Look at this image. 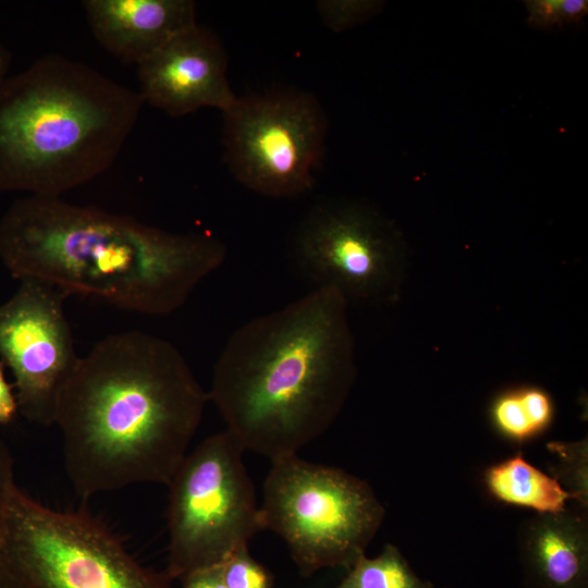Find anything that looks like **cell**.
<instances>
[{"label": "cell", "instance_id": "cell-1", "mask_svg": "<svg viewBox=\"0 0 588 588\" xmlns=\"http://www.w3.org/2000/svg\"><path fill=\"white\" fill-rule=\"evenodd\" d=\"M208 401L169 341L132 330L97 342L79 358L54 412L76 494L88 499L140 483L168 486Z\"/></svg>", "mask_w": 588, "mask_h": 588}, {"label": "cell", "instance_id": "cell-2", "mask_svg": "<svg viewBox=\"0 0 588 588\" xmlns=\"http://www.w3.org/2000/svg\"><path fill=\"white\" fill-rule=\"evenodd\" d=\"M354 378L347 299L316 287L231 334L208 396L243 449L273 462L329 429Z\"/></svg>", "mask_w": 588, "mask_h": 588}, {"label": "cell", "instance_id": "cell-3", "mask_svg": "<svg viewBox=\"0 0 588 588\" xmlns=\"http://www.w3.org/2000/svg\"><path fill=\"white\" fill-rule=\"evenodd\" d=\"M225 258L210 234L169 232L60 196L20 198L0 220V260L12 277L148 316L182 307Z\"/></svg>", "mask_w": 588, "mask_h": 588}, {"label": "cell", "instance_id": "cell-4", "mask_svg": "<svg viewBox=\"0 0 588 588\" xmlns=\"http://www.w3.org/2000/svg\"><path fill=\"white\" fill-rule=\"evenodd\" d=\"M144 101L94 68L37 59L0 86V193L60 196L103 173Z\"/></svg>", "mask_w": 588, "mask_h": 588}, {"label": "cell", "instance_id": "cell-5", "mask_svg": "<svg viewBox=\"0 0 588 588\" xmlns=\"http://www.w3.org/2000/svg\"><path fill=\"white\" fill-rule=\"evenodd\" d=\"M264 482V529L287 544L301 575L346 571L365 554L384 518L372 488L347 471L302 460H275Z\"/></svg>", "mask_w": 588, "mask_h": 588}, {"label": "cell", "instance_id": "cell-6", "mask_svg": "<svg viewBox=\"0 0 588 588\" xmlns=\"http://www.w3.org/2000/svg\"><path fill=\"white\" fill-rule=\"evenodd\" d=\"M245 450L223 430L188 452L168 487L169 579L220 565L264 530Z\"/></svg>", "mask_w": 588, "mask_h": 588}, {"label": "cell", "instance_id": "cell-7", "mask_svg": "<svg viewBox=\"0 0 588 588\" xmlns=\"http://www.w3.org/2000/svg\"><path fill=\"white\" fill-rule=\"evenodd\" d=\"M0 558L29 588H172L139 564L99 520L58 511L19 488L0 535Z\"/></svg>", "mask_w": 588, "mask_h": 588}, {"label": "cell", "instance_id": "cell-8", "mask_svg": "<svg viewBox=\"0 0 588 588\" xmlns=\"http://www.w3.org/2000/svg\"><path fill=\"white\" fill-rule=\"evenodd\" d=\"M224 158L237 181L275 198L299 196L314 185L327 120L303 91L237 98L223 112Z\"/></svg>", "mask_w": 588, "mask_h": 588}, {"label": "cell", "instance_id": "cell-9", "mask_svg": "<svg viewBox=\"0 0 588 588\" xmlns=\"http://www.w3.org/2000/svg\"><path fill=\"white\" fill-rule=\"evenodd\" d=\"M294 255L316 287L334 289L346 299H394L405 268L404 244L392 223L355 204L313 207L298 228Z\"/></svg>", "mask_w": 588, "mask_h": 588}, {"label": "cell", "instance_id": "cell-10", "mask_svg": "<svg viewBox=\"0 0 588 588\" xmlns=\"http://www.w3.org/2000/svg\"><path fill=\"white\" fill-rule=\"evenodd\" d=\"M66 296L25 279L0 305V360L14 377L19 413L44 427L53 425L59 394L81 358L63 310Z\"/></svg>", "mask_w": 588, "mask_h": 588}, {"label": "cell", "instance_id": "cell-11", "mask_svg": "<svg viewBox=\"0 0 588 588\" xmlns=\"http://www.w3.org/2000/svg\"><path fill=\"white\" fill-rule=\"evenodd\" d=\"M228 59L220 40L198 24L137 64L144 102L171 117L205 107L225 112L237 96L230 87Z\"/></svg>", "mask_w": 588, "mask_h": 588}, {"label": "cell", "instance_id": "cell-12", "mask_svg": "<svg viewBox=\"0 0 588 588\" xmlns=\"http://www.w3.org/2000/svg\"><path fill=\"white\" fill-rule=\"evenodd\" d=\"M82 5L97 41L135 65L197 24L191 0H85Z\"/></svg>", "mask_w": 588, "mask_h": 588}, {"label": "cell", "instance_id": "cell-13", "mask_svg": "<svg viewBox=\"0 0 588 588\" xmlns=\"http://www.w3.org/2000/svg\"><path fill=\"white\" fill-rule=\"evenodd\" d=\"M518 546L527 588H588L587 509L535 515L523 524Z\"/></svg>", "mask_w": 588, "mask_h": 588}, {"label": "cell", "instance_id": "cell-14", "mask_svg": "<svg viewBox=\"0 0 588 588\" xmlns=\"http://www.w3.org/2000/svg\"><path fill=\"white\" fill-rule=\"evenodd\" d=\"M483 480L495 500L537 514L562 512L573 500L556 478L534 466L522 453L488 467Z\"/></svg>", "mask_w": 588, "mask_h": 588}, {"label": "cell", "instance_id": "cell-15", "mask_svg": "<svg viewBox=\"0 0 588 588\" xmlns=\"http://www.w3.org/2000/svg\"><path fill=\"white\" fill-rule=\"evenodd\" d=\"M489 417L500 434L523 443L550 427L554 418V404L546 390L522 385L499 393L490 404Z\"/></svg>", "mask_w": 588, "mask_h": 588}, {"label": "cell", "instance_id": "cell-16", "mask_svg": "<svg viewBox=\"0 0 588 588\" xmlns=\"http://www.w3.org/2000/svg\"><path fill=\"white\" fill-rule=\"evenodd\" d=\"M333 588H433L417 576L402 552L387 543L375 558L359 556Z\"/></svg>", "mask_w": 588, "mask_h": 588}, {"label": "cell", "instance_id": "cell-17", "mask_svg": "<svg viewBox=\"0 0 588 588\" xmlns=\"http://www.w3.org/2000/svg\"><path fill=\"white\" fill-rule=\"evenodd\" d=\"M548 450L559 461L553 477L571 493L577 505L588 506V443L587 438L576 442H549Z\"/></svg>", "mask_w": 588, "mask_h": 588}, {"label": "cell", "instance_id": "cell-18", "mask_svg": "<svg viewBox=\"0 0 588 588\" xmlns=\"http://www.w3.org/2000/svg\"><path fill=\"white\" fill-rule=\"evenodd\" d=\"M221 576L228 588H272L271 573L248 552V546L234 551L220 564Z\"/></svg>", "mask_w": 588, "mask_h": 588}, {"label": "cell", "instance_id": "cell-19", "mask_svg": "<svg viewBox=\"0 0 588 588\" xmlns=\"http://www.w3.org/2000/svg\"><path fill=\"white\" fill-rule=\"evenodd\" d=\"M366 4L345 1H318L317 9L323 22L334 30H341L366 12Z\"/></svg>", "mask_w": 588, "mask_h": 588}, {"label": "cell", "instance_id": "cell-20", "mask_svg": "<svg viewBox=\"0 0 588 588\" xmlns=\"http://www.w3.org/2000/svg\"><path fill=\"white\" fill-rule=\"evenodd\" d=\"M528 23L540 28L563 27L567 24L564 0L526 1Z\"/></svg>", "mask_w": 588, "mask_h": 588}, {"label": "cell", "instance_id": "cell-21", "mask_svg": "<svg viewBox=\"0 0 588 588\" xmlns=\"http://www.w3.org/2000/svg\"><path fill=\"white\" fill-rule=\"evenodd\" d=\"M16 489L13 460L9 449L0 439V535L10 500Z\"/></svg>", "mask_w": 588, "mask_h": 588}, {"label": "cell", "instance_id": "cell-22", "mask_svg": "<svg viewBox=\"0 0 588 588\" xmlns=\"http://www.w3.org/2000/svg\"><path fill=\"white\" fill-rule=\"evenodd\" d=\"M4 367L0 360V425L11 422L19 413L14 385L7 381Z\"/></svg>", "mask_w": 588, "mask_h": 588}, {"label": "cell", "instance_id": "cell-23", "mask_svg": "<svg viewBox=\"0 0 588 588\" xmlns=\"http://www.w3.org/2000/svg\"><path fill=\"white\" fill-rule=\"evenodd\" d=\"M182 581V588H228L222 579L220 565L195 571Z\"/></svg>", "mask_w": 588, "mask_h": 588}, {"label": "cell", "instance_id": "cell-24", "mask_svg": "<svg viewBox=\"0 0 588 588\" xmlns=\"http://www.w3.org/2000/svg\"><path fill=\"white\" fill-rule=\"evenodd\" d=\"M0 588H29L0 558Z\"/></svg>", "mask_w": 588, "mask_h": 588}, {"label": "cell", "instance_id": "cell-25", "mask_svg": "<svg viewBox=\"0 0 588 588\" xmlns=\"http://www.w3.org/2000/svg\"><path fill=\"white\" fill-rule=\"evenodd\" d=\"M11 65V54L9 50L0 44V86L8 78Z\"/></svg>", "mask_w": 588, "mask_h": 588}]
</instances>
